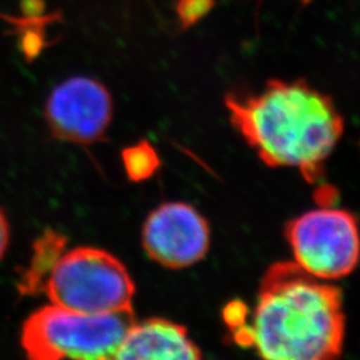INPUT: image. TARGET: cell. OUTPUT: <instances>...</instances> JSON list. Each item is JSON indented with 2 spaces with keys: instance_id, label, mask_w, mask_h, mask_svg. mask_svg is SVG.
Returning a JSON list of instances; mask_svg holds the SVG:
<instances>
[{
  "instance_id": "8992f818",
  "label": "cell",
  "mask_w": 360,
  "mask_h": 360,
  "mask_svg": "<svg viewBox=\"0 0 360 360\" xmlns=\"http://www.w3.org/2000/svg\"><path fill=\"white\" fill-rule=\"evenodd\" d=\"M112 117V98L95 79H67L52 90L46 104V120L55 138L90 144L104 136Z\"/></svg>"
},
{
  "instance_id": "5bb4252c",
  "label": "cell",
  "mask_w": 360,
  "mask_h": 360,
  "mask_svg": "<svg viewBox=\"0 0 360 360\" xmlns=\"http://www.w3.org/2000/svg\"><path fill=\"white\" fill-rule=\"evenodd\" d=\"M300 1H302V3H306V4H307V3H309L311 0H300Z\"/></svg>"
},
{
  "instance_id": "3957f363",
  "label": "cell",
  "mask_w": 360,
  "mask_h": 360,
  "mask_svg": "<svg viewBox=\"0 0 360 360\" xmlns=\"http://www.w3.org/2000/svg\"><path fill=\"white\" fill-rule=\"evenodd\" d=\"M134 323L132 309L83 314L51 304L27 318L20 339L32 360L114 359Z\"/></svg>"
},
{
  "instance_id": "277c9868",
  "label": "cell",
  "mask_w": 360,
  "mask_h": 360,
  "mask_svg": "<svg viewBox=\"0 0 360 360\" xmlns=\"http://www.w3.org/2000/svg\"><path fill=\"white\" fill-rule=\"evenodd\" d=\"M52 304L83 314L132 309L135 284L124 264L94 247L65 251L44 291Z\"/></svg>"
},
{
  "instance_id": "52a82bcc",
  "label": "cell",
  "mask_w": 360,
  "mask_h": 360,
  "mask_svg": "<svg viewBox=\"0 0 360 360\" xmlns=\"http://www.w3.org/2000/svg\"><path fill=\"white\" fill-rule=\"evenodd\" d=\"M143 247L148 257L168 269H184L203 259L210 245V227L193 207L165 203L143 226Z\"/></svg>"
},
{
  "instance_id": "8fae6325",
  "label": "cell",
  "mask_w": 360,
  "mask_h": 360,
  "mask_svg": "<svg viewBox=\"0 0 360 360\" xmlns=\"http://www.w3.org/2000/svg\"><path fill=\"white\" fill-rule=\"evenodd\" d=\"M214 0H178L176 13L183 28H190L214 8Z\"/></svg>"
},
{
  "instance_id": "30bf717a",
  "label": "cell",
  "mask_w": 360,
  "mask_h": 360,
  "mask_svg": "<svg viewBox=\"0 0 360 360\" xmlns=\"http://www.w3.org/2000/svg\"><path fill=\"white\" fill-rule=\"evenodd\" d=\"M123 162L129 178L134 180L150 178L159 166V159L154 148L144 142L126 150L123 154Z\"/></svg>"
},
{
  "instance_id": "6da1fadb",
  "label": "cell",
  "mask_w": 360,
  "mask_h": 360,
  "mask_svg": "<svg viewBox=\"0 0 360 360\" xmlns=\"http://www.w3.org/2000/svg\"><path fill=\"white\" fill-rule=\"evenodd\" d=\"M232 124L270 167L296 168L309 183L321 179L324 165L345 131L331 96L299 79L270 80L255 95H227Z\"/></svg>"
},
{
  "instance_id": "ba28073f",
  "label": "cell",
  "mask_w": 360,
  "mask_h": 360,
  "mask_svg": "<svg viewBox=\"0 0 360 360\" xmlns=\"http://www.w3.org/2000/svg\"><path fill=\"white\" fill-rule=\"evenodd\" d=\"M202 352L187 330L167 319L150 318L131 326L122 346L117 349V360H193L200 359Z\"/></svg>"
},
{
  "instance_id": "7c38bea8",
  "label": "cell",
  "mask_w": 360,
  "mask_h": 360,
  "mask_svg": "<svg viewBox=\"0 0 360 360\" xmlns=\"http://www.w3.org/2000/svg\"><path fill=\"white\" fill-rule=\"evenodd\" d=\"M315 198L319 203V207H334L335 200L338 198V191L334 187L324 186L319 187L315 193Z\"/></svg>"
},
{
  "instance_id": "5b68a950",
  "label": "cell",
  "mask_w": 360,
  "mask_h": 360,
  "mask_svg": "<svg viewBox=\"0 0 360 360\" xmlns=\"http://www.w3.org/2000/svg\"><path fill=\"white\" fill-rule=\"evenodd\" d=\"M285 236L296 264L321 281L342 279L359 264V223L346 210L307 211L287 224Z\"/></svg>"
},
{
  "instance_id": "4fadbf2b",
  "label": "cell",
  "mask_w": 360,
  "mask_h": 360,
  "mask_svg": "<svg viewBox=\"0 0 360 360\" xmlns=\"http://www.w3.org/2000/svg\"><path fill=\"white\" fill-rule=\"evenodd\" d=\"M10 243V226L4 212L0 208V259L4 257Z\"/></svg>"
},
{
  "instance_id": "9c48e42d",
  "label": "cell",
  "mask_w": 360,
  "mask_h": 360,
  "mask_svg": "<svg viewBox=\"0 0 360 360\" xmlns=\"http://www.w3.org/2000/svg\"><path fill=\"white\" fill-rule=\"evenodd\" d=\"M65 247L67 239L62 233L51 230L43 232L34 243V252L28 267L18 283L22 295H39L46 291L52 271L65 254Z\"/></svg>"
},
{
  "instance_id": "7a4b0ae2",
  "label": "cell",
  "mask_w": 360,
  "mask_h": 360,
  "mask_svg": "<svg viewBox=\"0 0 360 360\" xmlns=\"http://www.w3.org/2000/svg\"><path fill=\"white\" fill-rule=\"evenodd\" d=\"M236 331L264 359H334L346 334L342 291L295 262L275 263L262 279L252 322Z\"/></svg>"
}]
</instances>
